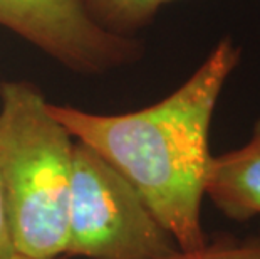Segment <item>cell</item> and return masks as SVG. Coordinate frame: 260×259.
I'll return each instance as SVG.
<instances>
[{
  "label": "cell",
  "mask_w": 260,
  "mask_h": 259,
  "mask_svg": "<svg viewBox=\"0 0 260 259\" xmlns=\"http://www.w3.org/2000/svg\"><path fill=\"white\" fill-rule=\"evenodd\" d=\"M159 259H260V239L222 238L193 251L176 249Z\"/></svg>",
  "instance_id": "52a82bcc"
},
{
  "label": "cell",
  "mask_w": 260,
  "mask_h": 259,
  "mask_svg": "<svg viewBox=\"0 0 260 259\" xmlns=\"http://www.w3.org/2000/svg\"><path fill=\"white\" fill-rule=\"evenodd\" d=\"M0 25L77 73H103L140 54L136 42L99 24L89 0H0Z\"/></svg>",
  "instance_id": "277c9868"
},
{
  "label": "cell",
  "mask_w": 260,
  "mask_h": 259,
  "mask_svg": "<svg viewBox=\"0 0 260 259\" xmlns=\"http://www.w3.org/2000/svg\"><path fill=\"white\" fill-rule=\"evenodd\" d=\"M15 256H17V251H15L12 231H10L9 214H7V207H5L2 179H0V259H14Z\"/></svg>",
  "instance_id": "ba28073f"
},
{
  "label": "cell",
  "mask_w": 260,
  "mask_h": 259,
  "mask_svg": "<svg viewBox=\"0 0 260 259\" xmlns=\"http://www.w3.org/2000/svg\"><path fill=\"white\" fill-rule=\"evenodd\" d=\"M176 0H89L99 24L116 34L126 36L149 24L158 10Z\"/></svg>",
  "instance_id": "8992f818"
},
{
  "label": "cell",
  "mask_w": 260,
  "mask_h": 259,
  "mask_svg": "<svg viewBox=\"0 0 260 259\" xmlns=\"http://www.w3.org/2000/svg\"><path fill=\"white\" fill-rule=\"evenodd\" d=\"M176 249L135 187L89 147L74 143L66 257L159 259Z\"/></svg>",
  "instance_id": "3957f363"
},
{
  "label": "cell",
  "mask_w": 260,
  "mask_h": 259,
  "mask_svg": "<svg viewBox=\"0 0 260 259\" xmlns=\"http://www.w3.org/2000/svg\"><path fill=\"white\" fill-rule=\"evenodd\" d=\"M14 259H30V257H25V256H19V254H17Z\"/></svg>",
  "instance_id": "9c48e42d"
},
{
  "label": "cell",
  "mask_w": 260,
  "mask_h": 259,
  "mask_svg": "<svg viewBox=\"0 0 260 259\" xmlns=\"http://www.w3.org/2000/svg\"><path fill=\"white\" fill-rule=\"evenodd\" d=\"M242 49L225 37L178 90L148 108L96 114L49 103L71 136L111 163L135 187L181 251L208 242L202 225L205 180L212 162L208 133Z\"/></svg>",
  "instance_id": "6da1fadb"
},
{
  "label": "cell",
  "mask_w": 260,
  "mask_h": 259,
  "mask_svg": "<svg viewBox=\"0 0 260 259\" xmlns=\"http://www.w3.org/2000/svg\"><path fill=\"white\" fill-rule=\"evenodd\" d=\"M0 179L19 256L64 259L73 136L36 84H0Z\"/></svg>",
  "instance_id": "7a4b0ae2"
},
{
  "label": "cell",
  "mask_w": 260,
  "mask_h": 259,
  "mask_svg": "<svg viewBox=\"0 0 260 259\" xmlns=\"http://www.w3.org/2000/svg\"><path fill=\"white\" fill-rule=\"evenodd\" d=\"M205 195L237 222L260 217V117L245 145L212 157Z\"/></svg>",
  "instance_id": "5b68a950"
}]
</instances>
